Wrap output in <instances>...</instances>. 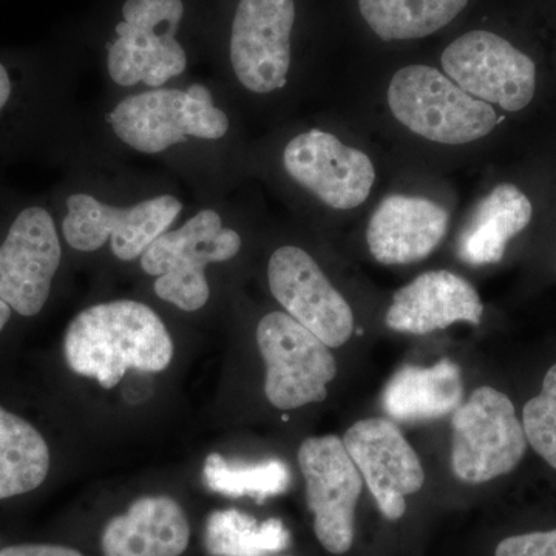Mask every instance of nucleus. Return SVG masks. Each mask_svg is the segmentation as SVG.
Returning a JSON list of instances; mask_svg holds the SVG:
<instances>
[{
	"label": "nucleus",
	"instance_id": "obj_7",
	"mask_svg": "<svg viewBox=\"0 0 556 556\" xmlns=\"http://www.w3.org/2000/svg\"><path fill=\"white\" fill-rule=\"evenodd\" d=\"M266 364V397L274 407L294 409L324 402L338 375L329 346L287 313H270L257 327Z\"/></svg>",
	"mask_w": 556,
	"mask_h": 556
},
{
	"label": "nucleus",
	"instance_id": "obj_21",
	"mask_svg": "<svg viewBox=\"0 0 556 556\" xmlns=\"http://www.w3.org/2000/svg\"><path fill=\"white\" fill-rule=\"evenodd\" d=\"M49 470L50 450L42 434L0 407V500L38 489Z\"/></svg>",
	"mask_w": 556,
	"mask_h": 556
},
{
	"label": "nucleus",
	"instance_id": "obj_8",
	"mask_svg": "<svg viewBox=\"0 0 556 556\" xmlns=\"http://www.w3.org/2000/svg\"><path fill=\"white\" fill-rule=\"evenodd\" d=\"M65 204L62 236L68 247L93 252L110 240L113 254L123 262L141 257L182 211L181 201L172 195L155 197L131 207H115L87 193H73Z\"/></svg>",
	"mask_w": 556,
	"mask_h": 556
},
{
	"label": "nucleus",
	"instance_id": "obj_29",
	"mask_svg": "<svg viewBox=\"0 0 556 556\" xmlns=\"http://www.w3.org/2000/svg\"><path fill=\"white\" fill-rule=\"evenodd\" d=\"M11 313H13V309H11L3 300H0V332H2L3 328L9 324Z\"/></svg>",
	"mask_w": 556,
	"mask_h": 556
},
{
	"label": "nucleus",
	"instance_id": "obj_6",
	"mask_svg": "<svg viewBox=\"0 0 556 556\" xmlns=\"http://www.w3.org/2000/svg\"><path fill=\"white\" fill-rule=\"evenodd\" d=\"M527 445L514 404L495 388H477L453 416L452 466L464 482L481 484L510 473Z\"/></svg>",
	"mask_w": 556,
	"mask_h": 556
},
{
	"label": "nucleus",
	"instance_id": "obj_20",
	"mask_svg": "<svg viewBox=\"0 0 556 556\" xmlns=\"http://www.w3.org/2000/svg\"><path fill=\"white\" fill-rule=\"evenodd\" d=\"M463 396L460 369L444 358L433 367L399 369L383 391V408L401 422H424L456 412Z\"/></svg>",
	"mask_w": 556,
	"mask_h": 556
},
{
	"label": "nucleus",
	"instance_id": "obj_13",
	"mask_svg": "<svg viewBox=\"0 0 556 556\" xmlns=\"http://www.w3.org/2000/svg\"><path fill=\"white\" fill-rule=\"evenodd\" d=\"M269 289L287 314L325 345L339 348L354 329L353 309L308 252L278 248L269 258Z\"/></svg>",
	"mask_w": 556,
	"mask_h": 556
},
{
	"label": "nucleus",
	"instance_id": "obj_10",
	"mask_svg": "<svg viewBox=\"0 0 556 556\" xmlns=\"http://www.w3.org/2000/svg\"><path fill=\"white\" fill-rule=\"evenodd\" d=\"M61 260L60 232L50 212L42 206L22 207L0 241V300L21 316H38Z\"/></svg>",
	"mask_w": 556,
	"mask_h": 556
},
{
	"label": "nucleus",
	"instance_id": "obj_4",
	"mask_svg": "<svg viewBox=\"0 0 556 556\" xmlns=\"http://www.w3.org/2000/svg\"><path fill=\"white\" fill-rule=\"evenodd\" d=\"M109 123L121 141L149 155L189 138H223L230 126L228 115L215 108L211 91L201 84L186 91L160 87L126 98L110 113Z\"/></svg>",
	"mask_w": 556,
	"mask_h": 556
},
{
	"label": "nucleus",
	"instance_id": "obj_17",
	"mask_svg": "<svg viewBox=\"0 0 556 556\" xmlns=\"http://www.w3.org/2000/svg\"><path fill=\"white\" fill-rule=\"evenodd\" d=\"M484 305L466 278L450 270H430L394 294L388 309V327L409 334H430L457 321L481 324Z\"/></svg>",
	"mask_w": 556,
	"mask_h": 556
},
{
	"label": "nucleus",
	"instance_id": "obj_1",
	"mask_svg": "<svg viewBox=\"0 0 556 556\" xmlns=\"http://www.w3.org/2000/svg\"><path fill=\"white\" fill-rule=\"evenodd\" d=\"M64 354L76 375L112 390L129 369L159 372L169 367L174 342L150 306L115 300L90 306L70 321Z\"/></svg>",
	"mask_w": 556,
	"mask_h": 556
},
{
	"label": "nucleus",
	"instance_id": "obj_25",
	"mask_svg": "<svg viewBox=\"0 0 556 556\" xmlns=\"http://www.w3.org/2000/svg\"><path fill=\"white\" fill-rule=\"evenodd\" d=\"M527 442L556 470V365L548 369L543 390L522 412Z\"/></svg>",
	"mask_w": 556,
	"mask_h": 556
},
{
	"label": "nucleus",
	"instance_id": "obj_15",
	"mask_svg": "<svg viewBox=\"0 0 556 556\" xmlns=\"http://www.w3.org/2000/svg\"><path fill=\"white\" fill-rule=\"evenodd\" d=\"M383 517L396 521L404 517L405 496L422 489V464L396 424L388 419L358 420L343 438Z\"/></svg>",
	"mask_w": 556,
	"mask_h": 556
},
{
	"label": "nucleus",
	"instance_id": "obj_11",
	"mask_svg": "<svg viewBox=\"0 0 556 556\" xmlns=\"http://www.w3.org/2000/svg\"><path fill=\"white\" fill-rule=\"evenodd\" d=\"M299 466L314 532L329 554H346L354 541V515L364 479L338 437L309 438L300 445Z\"/></svg>",
	"mask_w": 556,
	"mask_h": 556
},
{
	"label": "nucleus",
	"instance_id": "obj_2",
	"mask_svg": "<svg viewBox=\"0 0 556 556\" xmlns=\"http://www.w3.org/2000/svg\"><path fill=\"white\" fill-rule=\"evenodd\" d=\"M387 97L399 123L438 144L478 141L500 121L493 105L471 97L445 73L428 65L397 70Z\"/></svg>",
	"mask_w": 556,
	"mask_h": 556
},
{
	"label": "nucleus",
	"instance_id": "obj_26",
	"mask_svg": "<svg viewBox=\"0 0 556 556\" xmlns=\"http://www.w3.org/2000/svg\"><path fill=\"white\" fill-rule=\"evenodd\" d=\"M496 556H556V529L507 538L496 547Z\"/></svg>",
	"mask_w": 556,
	"mask_h": 556
},
{
	"label": "nucleus",
	"instance_id": "obj_16",
	"mask_svg": "<svg viewBox=\"0 0 556 556\" xmlns=\"http://www.w3.org/2000/svg\"><path fill=\"white\" fill-rule=\"evenodd\" d=\"M450 215L437 201L390 195L372 212L367 243L382 265H409L427 258L447 236Z\"/></svg>",
	"mask_w": 556,
	"mask_h": 556
},
{
	"label": "nucleus",
	"instance_id": "obj_23",
	"mask_svg": "<svg viewBox=\"0 0 556 556\" xmlns=\"http://www.w3.org/2000/svg\"><path fill=\"white\" fill-rule=\"evenodd\" d=\"M287 527L280 519H257L239 510H218L207 518L204 546L214 556H265L289 546Z\"/></svg>",
	"mask_w": 556,
	"mask_h": 556
},
{
	"label": "nucleus",
	"instance_id": "obj_28",
	"mask_svg": "<svg viewBox=\"0 0 556 556\" xmlns=\"http://www.w3.org/2000/svg\"><path fill=\"white\" fill-rule=\"evenodd\" d=\"M14 98V80L9 67L0 61V116L10 108Z\"/></svg>",
	"mask_w": 556,
	"mask_h": 556
},
{
	"label": "nucleus",
	"instance_id": "obj_24",
	"mask_svg": "<svg viewBox=\"0 0 556 556\" xmlns=\"http://www.w3.org/2000/svg\"><path fill=\"white\" fill-rule=\"evenodd\" d=\"M203 473L204 481L212 492L232 497L252 496L258 503L266 497L287 492L291 482L289 468L281 460L230 466L217 453L207 456Z\"/></svg>",
	"mask_w": 556,
	"mask_h": 556
},
{
	"label": "nucleus",
	"instance_id": "obj_9",
	"mask_svg": "<svg viewBox=\"0 0 556 556\" xmlns=\"http://www.w3.org/2000/svg\"><path fill=\"white\" fill-rule=\"evenodd\" d=\"M441 62L460 89L507 112L526 109L535 97V62L495 33H466L450 43Z\"/></svg>",
	"mask_w": 556,
	"mask_h": 556
},
{
	"label": "nucleus",
	"instance_id": "obj_22",
	"mask_svg": "<svg viewBox=\"0 0 556 556\" xmlns=\"http://www.w3.org/2000/svg\"><path fill=\"white\" fill-rule=\"evenodd\" d=\"M468 0H358V10L380 39L427 38L447 27Z\"/></svg>",
	"mask_w": 556,
	"mask_h": 556
},
{
	"label": "nucleus",
	"instance_id": "obj_19",
	"mask_svg": "<svg viewBox=\"0 0 556 556\" xmlns=\"http://www.w3.org/2000/svg\"><path fill=\"white\" fill-rule=\"evenodd\" d=\"M533 206L514 185L496 186L479 201L457 240V255L471 266L501 262L508 241L532 222Z\"/></svg>",
	"mask_w": 556,
	"mask_h": 556
},
{
	"label": "nucleus",
	"instance_id": "obj_3",
	"mask_svg": "<svg viewBox=\"0 0 556 556\" xmlns=\"http://www.w3.org/2000/svg\"><path fill=\"white\" fill-rule=\"evenodd\" d=\"M241 249V237L225 228L214 208H203L181 228L164 232L141 255L146 274L156 277L155 292L182 311L206 305L211 288L206 266L228 262Z\"/></svg>",
	"mask_w": 556,
	"mask_h": 556
},
{
	"label": "nucleus",
	"instance_id": "obj_12",
	"mask_svg": "<svg viewBox=\"0 0 556 556\" xmlns=\"http://www.w3.org/2000/svg\"><path fill=\"white\" fill-rule=\"evenodd\" d=\"M294 0H240L230 31V64L241 86L266 94L287 86Z\"/></svg>",
	"mask_w": 556,
	"mask_h": 556
},
{
	"label": "nucleus",
	"instance_id": "obj_27",
	"mask_svg": "<svg viewBox=\"0 0 556 556\" xmlns=\"http://www.w3.org/2000/svg\"><path fill=\"white\" fill-rule=\"evenodd\" d=\"M0 556H84L76 548L51 546V544H21L0 551Z\"/></svg>",
	"mask_w": 556,
	"mask_h": 556
},
{
	"label": "nucleus",
	"instance_id": "obj_14",
	"mask_svg": "<svg viewBox=\"0 0 556 556\" xmlns=\"http://www.w3.org/2000/svg\"><path fill=\"white\" fill-rule=\"evenodd\" d=\"M283 166L302 188L338 211L362 206L376 181L375 166L367 153L318 129L300 134L288 142Z\"/></svg>",
	"mask_w": 556,
	"mask_h": 556
},
{
	"label": "nucleus",
	"instance_id": "obj_18",
	"mask_svg": "<svg viewBox=\"0 0 556 556\" xmlns=\"http://www.w3.org/2000/svg\"><path fill=\"white\" fill-rule=\"evenodd\" d=\"M185 510L169 496L135 501L127 514L110 519L102 532L104 556H179L189 546Z\"/></svg>",
	"mask_w": 556,
	"mask_h": 556
},
{
	"label": "nucleus",
	"instance_id": "obj_5",
	"mask_svg": "<svg viewBox=\"0 0 556 556\" xmlns=\"http://www.w3.org/2000/svg\"><path fill=\"white\" fill-rule=\"evenodd\" d=\"M185 16L181 0H126L115 42L109 47L110 78L124 87L161 86L181 75L188 56L178 42Z\"/></svg>",
	"mask_w": 556,
	"mask_h": 556
}]
</instances>
